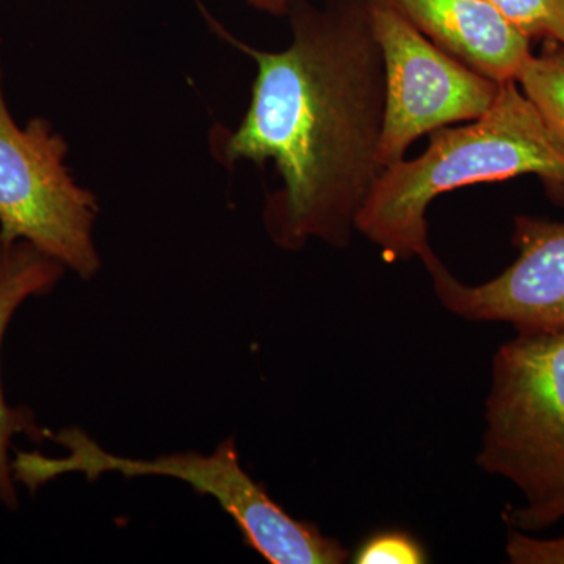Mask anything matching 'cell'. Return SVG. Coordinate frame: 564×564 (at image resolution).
I'll return each mask as SVG.
<instances>
[{"label": "cell", "instance_id": "obj_1", "mask_svg": "<svg viewBox=\"0 0 564 564\" xmlns=\"http://www.w3.org/2000/svg\"><path fill=\"white\" fill-rule=\"evenodd\" d=\"M291 46L252 50L258 63L250 107L236 131H215L223 165L273 162L282 185L270 193L263 228L276 247L299 251L310 240L350 245L375 184L384 124L383 54L369 0H292Z\"/></svg>", "mask_w": 564, "mask_h": 564}, {"label": "cell", "instance_id": "obj_2", "mask_svg": "<svg viewBox=\"0 0 564 564\" xmlns=\"http://www.w3.org/2000/svg\"><path fill=\"white\" fill-rule=\"evenodd\" d=\"M536 174L564 198V148L518 82L500 85L491 109L462 128L430 133L429 150L384 169L364 204L356 232L391 259L434 258L426 210L436 196L484 182Z\"/></svg>", "mask_w": 564, "mask_h": 564}, {"label": "cell", "instance_id": "obj_3", "mask_svg": "<svg viewBox=\"0 0 564 564\" xmlns=\"http://www.w3.org/2000/svg\"><path fill=\"white\" fill-rule=\"evenodd\" d=\"M47 437L63 445L68 454L50 458L39 452H17L11 462L14 481L32 494L66 474H82L90 481L111 473L126 478H176L220 505L239 525L247 544L269 563L344 564L350 558V552L339 541L323 534L313 522L299 521L285 513L252 480L240 464L234 440L218 445L212 455L187 452L132 459L104 451L80 429H65Z\"/></svg>", "mask_w": 564, "mask_h": 564}, {"label": "cell", "instance_id": "obj_4", "mask_svg": "<svg viewBox=\"0 0 564 564\" xmlns=\"http://www.w3.org/2000/svg\"><path fill=\"white\" fill-rule=\"evenodd\" d=\"M477 464L521 491L524 510L564 494V329L518 333L492 359Z\"/></svg>", "mask_w": 564, "mask_h": 564}, {"label": "cell", "instance_id": "obj_5", "mask_svg": "<svg viewBox=\"0 0 564 564\" xmlns=\"http://www.w3.org/2000/svg\"><path fill=\"white\" fill-rule=\"evenodd\" d=\"M68 144L44 118L18 124L0 65V242H28L90 280L101 269L93 240L98 202L66 169Z\"/></svg>", "mask_w": 564, "mask_h": 564}, {"label": "cell", "instance_id": "obj_6", "mask_svg": "<svg viewBox=\"0 0 564 564\" xmlns=\"http://www.w3.org/2000/svg\"><path fill=\"white\" fill-rule=\"evenodd\" d=\"M370 22L383 54L386 104L380 163L403 161L413 141L491 109L500 84L440 50L388 0H369Z\"/></svg>", "mask_w": 564, "mask_h": 564}, {"label": "cell", "instance_id": "obj_7", "mask_svg": "<svg viewBox=\"0 0 564 564\" xmlns=\"http://www.w3.org/2000/svg\"><path fill=\"white\" fill-rule=\"evenodd\" d=\"M513 245L518 259L478 285L464 284L434 256L425 269L437 300L467 322L510 323L518 333L564 329V221L519 215Z\"/></svg>", "mask_w": 564, "mask_h": 564}, {"label": "cell", "instance_id": "obj_8", "mask_svg": "<svg viewBox=\"0 0 564 564\" xmlns=\"http://www.w3.org/2000/svg\"><path fill=\"white\" fill-rule=\"evenodd\" d=\"M440 50L497 84L518 80L530 40L486 0H388Z\"/></svg>", "mask_w": 564, "mask_h": 564}, {"label": "cell", "instance_id": "obj_9", "mask_svg": "<svg viewBox=\"0 0 564 564\" xmlns=\"http://www.w3.org/2000/svg\"><path fill=\"white\" fill-rule=\"evenodd\" d=\"M65 267L28 242H0V350L11 318L32 296L47 295L58 284ZM18 434L41 443L47 437L31 410L11 408L0 381V502L10 510L18 507L17 481L11 467V441Z\"/></svg>", "mask_w": 564, "mask_h": 564}, {"label": "cell", "instance_id": "obj_10", "mask_svg": "<svg viewBox=\"0 0 564 564\" xmlns=\"http://www.w3.org/2000/svg\"><path fill=\"white\" fill-rule=\"evenodd\" d=\"M518 85L564 148V44L545 41L518 76Z\"/></svg>", "mask_w": 564, "mask_h": 564}, {"label": "cell", "instance_id": "obj_11", "mask_svg": "<svg viewBox=\"0 0 564 564\" xmlns=\"http://www.w3.org/2000/svg\"><path fill=\"white\" fill-rule=\"evenodd\" d=\"M525 35L564 44V0H486Z\"/></svg>", "mask_w": 564, "mask_h": 564}, {"label": "cell", "instance_id": "obj_12", "mask_svg": "<svg viewBox=\"0 0 564 564\" xmlns=\"http://www.w3.org/2000/svg\"><path fill=\"white\" fill-rule=\"evenodd\" d=\"M429 562L425 549L411 534L383 532L359 545L352 555L356 564H422Z\"/></svg>", "mask_w": 564, "mask_h": 564}, {"label": "cell", "instance_id": "obj_13", "mask_svg": "<svg viewBox=\"0 0 564 564\" xmlns=\"http://www.w3.org/2000/svg\"><path fill=\"white\" fill-rule=\"evenodd\" d=\"M505 552L514 564H564V536L540 540L511 529Z\"/></svg>", "mask_w": 564, "mask_h": 564}, {"label": "cell", "instance_id": "obj_14", "mask_svg": "<svg viewBox=\"0 0 564 564\" xmlns=\"http://www.w3.org/2000/svg\"><path fill=\"white\" fill-rule=\"evenodd\" d=\"M564 518V494L554 502L545 505L538 510H524V508H508L505 511L503 519L511 529L521 530V532L533 533L547 527L556 524Z\"/></svg>", "mask_w": 564, "mask_h": 564}, {"label": "cell", "instance_id": "obj_15", "mask_svg": "<svg viewBox=\"0 0 564 564\" xmlns=\"http://www.w3.org/2000/svg\"><path fill=\"white\" fill-rule=\"evenodd\" d=\"M252 9L272 14V17H288L292 0H245Z\"/></svg>", "mask_w": 564, "mask_h": 564}]
</instances>
